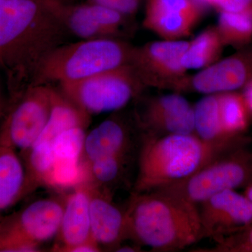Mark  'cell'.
Instances as JSON below:
<instances>
[{
	"label": "cell",
	"instance_id": "cell-15",
	"mask_svg": "<svg viewBox=\"0 0 252 252\" xmlns=\"http://www.w3.org/2000/svg\"><path fill=\"white\" fill-rule=\"evenodd\" d=\"M64 202L56 198L40 199L11 216L21 233L32 243L41 247L57 237Z\"/></svg>",
	"mask_w": 252,
	"mask_h": 252
},
{
	"label": "cell",
	"instance_id": "cell-35",
	"mask_svg": "<svg viewBox=\"0 0 252 252\" xmlns=\"http://www.w3.org/2000/svg\"><path fill=\"white\" fill-rule=\"evenodd\" d=\"M6 107H7V102H4L0 103V124H1V120L6 112Z\"/></svg>",
	"mask_w": 252,
	"mask_h": 252
},
{
	"label": "cell",
	"instance_id": "cell-17",
	"mask_svg": "<svg viewBox=\"0 0 252 252\" xmlns=\"http://www.w3.org/2000/svg\"><path fill=\"white\" fill-rule=\"evenodd\" d=\"M26 196V173L21 155L0 144V214Z\"/></svg>",
	"mask_w": 252,
	"mask_h": 252
},
{
	"label": "cell",
	"instance_id": "cell-13",
	"mask_svg": "<svg viewBox=\"0 0 252 252\" xmlns=\"http://www.w3.org/2000/svg\"><path fill=\"white\" fill-rule=\"evenodd\" d=\"M91 185L78 186L66 197L57 243L54 251L70 252L74 247L93 240L90 220Z\"/></svg>",
	"mask_w": 252,
	"mask_h": 252
},
{
	"label": "cell",
	"instance_id": "cell-28",
	"mask_svg": "<svg viewBox=\"0 0 252 252\" xmlns=\"http://www.w3.org/2000/svg\"><path fill=\"white\" fill-rule=\"evenodd\" d=\"M41 247L32 243L21 233L11 215L0 219V252H41Z\"/></svg>",
	"mask_w": 252,
	"mask_h": 252
},
{
	"label": "cell",
	"instance_id": "cell-30",
	"mask_svg": "<svg viewBox=\"0 0 252 252\" xmlns=\"http://www.w3.org/2000/svg\"><path fill=\"white\" fill-rule=\"evenodd\" d=\"M215 9L225 12H244L252 11V0H198Z\"/></svg>",
	"mask_w": 252,
	"mask_h": 252
},
{
	"label": "cell",
	"instance_id": "cell-16",
	"mask_svg": "<svg viewBox=\"0 0 252 252\" xmlns=\"http://www.w3.org/2000/svg\"><path fill=\"white\" fill-rule=\"evenodd\" d=\"M131 147L127 127L122 121L110 118L86 134L83 159L90 162L105 157L127 158Z\"/></svg>",
	"mask_w": 252,
	"mask_h": 252
},
{
	"label": "cell",
	"instance_id": "cell-32",
	"mask_svg": "<svg viewBox=\"0 0 252 252\" xmlns=\"http://www.w3.org/2000/svg\"><path fill=\"white\" fill-rule=\"evenodd\" d=\"M243 96L247 107L252 116V79L243 88Z\"/></svg>",
	"mask_w": 252,
	"mask_h": 252
},
{
	"label": "cell",
	"instance_id": "cell-23",
	"mask_svg": "<svg viewBox=\"0 0 252 252\" xmlns=\"http://www.w3.org/2000/svg\"><path fill=\"white\" fill-rule=\"evenodd\" d=\"M218 97L220 121L225 133L229 136L245 135L251 114L242 93H222Z\"/></svg>",
	"mask_w": 252,
	"mask_h": 252
},
{
	"label": "cell",
	"instance_id": "cell-8",
	"mask_svg": "<svg viewBox=\"0 0 252 252\" xmlns=\"http://www.w3.org/2000/svg\"><path fill=\"white\" fill-rule=\"evenodd\" d=\"M188 41L163 40L132 47L128 64L144 86L177 90L187 69L181 60Z\"/></svg>",
	"mask_w": 252,
	"mask_h": 252
},
{
	"label": "cell",
	"instance_id": "cell-12",
	"mask_svg": "<svg viewBox=\"0 0 252 252\" xmlns=\"http://www.w3.org/2000/svg\"><path fill=\"white\" fill-rule=\"evenodd\" d=\"M203 4L198 0H147L144 27L164 40H180L201 18Z\"/></svg>",
	"mask_w": 252,
	"mask_h": 252
},
{
	"label": "cell",
	"instance_id": "cell-3",
	"mask_svg": "<svg viewBox=\"0 0 252 252\" xmlns=\"http://www.w3.org/2000/svg\"><path fill=\"white\" fill-rule=\"evenodd\" d=\"M249 137L233 143H206L195 133L142 137L133 193L154 191L188 178L224 154L248 147Z\"/></svg>",
	"mask_w": 252,
	"mask_h": 252
},
{
	"label": "cell",
	"instance_id": "cell-27",
	"mask_svg": "<svg viewBox=\"0 0 252 252\" xmlns=\"http://www.w3.org/2000/svg\"><path fill=\"white\" fill-rule=\"evenodd\" d=\"M127 160V158L110 157L86 162L88 182L99 189L107 188L122 177Z\"/></svg>",
	"mask_w": 252,
	"mask_h": 252
},
{
	"label": "cell",
	"instance_id": "cell-22",
	"mask_svg": "<svg viewBox=\"0 0 252 252\" xmlns=\"http://www.w3.org/2000/svg\"><path fill=\"white\" fill-rule=\"evenodd\" d=\"M223 46L217 27L208 28L189 42L181 60L182 66L187 70L208 67L217 62Z\"/></svg>",
	"mask_w": 252,
	"mask_h": 252
},
{
	"label": "cell",
	"instance_id": "cell-20",
	"mask_svg": "<svg viewBox=\"0 0 252 252\" xmlns=\"http://www.w3.org/2000/svg\"><path fill=\"white\" fill-rule=\"evenodd\" d=\"M26 173V195L41 185H47L55 159L51 142H39L20 152Z\"/></svg>",
	"mask_w": 252,
	"mask_h": 252
},
{
	"label": "cell",
	"instance_id": "cell-11",
	"mask_svg": "<svg viewBox=\"0 0 252 252\" xmlns=\"http://www.w3.org/2000/svg\"><path fill=\"white\" fill-rule=\"evenodd\" d=\"M137 120L144 135L194 134L193 107L179 94L149 99Z\"/></svg>",
	"mask_w": 252,
	"mask_h": 252
},
{
	"label": "cell",
	"instance_id": "cell-9",
	"mask_svg": "<svg viewBox=\"0 0 252 252\" xmlns=\"http://www.w3.org/2000/svg\"><path fill=\"white\" fill-rule=\"evenodd\" d=\"M198 207L201 240L217 242L252 223V203L235 190L217 193Z\"/></svg>",
	"mask_w": 252,
	"mask_h": 252
},
{
	"label": "cell",
	"instance_id": "cell-6",
	"mask_svg": "<svg viewBox=\"0 0 252 252\" xmlns=\"http://www.w3.org/2000/svg\"><path fill=\"white\" fill-rule=\"evenodd\" d=\"M251 183L252 152L244 147L217 158L185 180L156 190L198 206L217 193Z\"/></svg>",
	"mask_w": 252,
	"mask_h": 252
},
{
	"label": "cell",
	"instance_id": "cell-1",
	"mask_svg": "<svg viewBox=\"0 0 252 252\" xmlns=\"http://www.w3.org/2000/svg\"><path fill=\"white\" fill-rule=\"evenodd\" d=\"M54 0L0 1V69L14 100L34 86L38 71L70 35Z\"/></svg>",
	"mask_w": 252,
	"mask_h": 252
},
{
	"label": "cell",
	"instance_id": "cell-21",
	"mask_svg": "<svg viewBox=\"0 0 252 252\" xmlns=\"http://www.w3.org/2000/svg\"><path fill=\"white\" fill-rule=\"evenodd\" d=\"M54 6L70 35L80 40L113 39L93 17L87 5L72 7L55 0Z\"/></svg>",
	"mask_w": 252,
	"mask_h": 252
},
{
	"label": "cell",
	"instance_id": "cell-14",
	"mask_svg": "<svg viewBox=\"0 0 252 252\" xmlns=\"http://www.w3.org/2000/svg\"><path fill=\"white\" fill-rule=\"evenodd\" d=\"M90 185L91 238L100 248L115 250L127 239L125 211L113 203L108 190Z\"/></svg>",
	"mask_w": 252,
	"mask_h": 252
},
{
	"label": "cell",
	"instance_id": "cell-7",
	"mask_svg": "<svg viewBox=\"0 0 252 252\" xmlns=\"http://www.w3.org/2000/svg\"><path fill=\"white\" fill-rule=\"evenodd\" d=\"M54 85L32 86L7 102L0 124V144L20 152L31 148L39 138L51 114Z\"/></svg>",
	"mask_w": 252,
	"mask_h": 252
},
{
	"label": "cell",
	"instance_id": "cell-5",
	"mask_svg": "<svg viewBox=\"0 0 252 252\" xmlns=\"http://www.w3.org/2000/svg\"><path fill=\"white\" fill-rule=\"evenodd\" d=\"M56 86L69 100L90 116L124 108L144 87L129 64Z\"/></svg>",
	"mask_w": 252,
	"mask_h": 252
},
{
	"label": "cell",
	"instance_id": "cell-2",
	"mask_svg": "<svg viewBox=\"0 0 252 252\" xmlns=\"http://www.w3.org/2000/svg\"><path fill=\"white\" fill-rule=\"evenodd\" d=\"M125 214L127 239L140 247L174 252L201 240L198 207L160 190L132 193Z\"/></svg>",
	"mask_w": 252,
	"mask_h": 252
},
{
	"label": "cell",
	"instance_id": "cell-34",
	"mask_svg": "<svg viewBox=\"0 0 252 252\" xmlns=\"http://www.w3.org/2000/svg\"><path fill=\"white\" fill-rule=\"evenodd\" d=\"M244 194L252 203V183L250 184V185L245 187V193Z\"/></svg>",
	"mask_w": 252,
	"mask_h": 252
},
{
	"label": "cell",
	"instance_id": "cell-18",
	"mask_svg": "<svg viewBox=\"0 0 252 252\" xmlns=\"http://www.w3.org/2000/svg\"><path fill=\"white\" fill-rule=\"evenodd\" d=\"M194 133L206 143L221 145L233 143L248 137L229 136L220 121L218 94H207L193 107Z\"/></svg>",
	"mask_w": 252,
	"mask_h": 252
},
{
	"label": "cell",
	"instance_id": "cell-33",
	"mask_svg": "<svg viewBox=\"0 0 252 252\" xmlns=\"http://www.w3.org/2000/svg\"><path fill=\"white\" fill-rule=\"evenodd\" d=\"M114 251L116 252H140L141 248L140 245H135L134 246L132 245H119L115 249Z\"/></svg>",
	"mask_w": 252,
	"mask_h": 252
},
{
	"label": "cell",
	"instance_id": "cell-19",
	"mask_svg": "<svg viewBox=\"0 0 252 252\" xmlns=\"http://www.w3.org/2000/svg\"><path fill=\"white\" fill-rule=\"evenodd\" d=\"M91 116L83 112L73 104L54 86L51 114L44 130L36 142H51L63 131L74 127L87 128ZM34 143V144H35Z\"/></svg>",
	"mask_w": 252,
	"mask_h": 252
},
{
	"label": "cell",
	"instance_id": "cell-29",
	"mask_svg": "<svg viewBox=\"0 0 252 252\" xmlns=\"http://www.w3.org/2000/svg\"><path fill=\"white\" fill-rule=\"evenodd\" d=\"M215 248L200 252H252V223L244 229L215 242Z\"/></svg>",
	"mask_w": 252,
	"mask_h": 252
},
{
	"label": "cell",
	"instance_id": "cell-38",
	"mask_svg": "<svg viewBox=\"0 0 252 252\" xmlns=\"http://www.w3.org/2000/svg\"><path fill=\"white\" fill-rule=\"evenodd\" d=\"M0 219H1V217H0Z\"/></svg>",
	"mask_w": 252,
	"mask_h": 252
},
{
	"label": "cell",
	"instance_id": "cell-31",
	"mask_svg": "<svg viewBox=\"0 0 252 252\" xmlns=\"http://www.w3.org/2000/svg\"><path fill=\"white\" fill-rule=\"evenodd\" d=\"M140 1L141 0H91V3L107 6L127 16L137 11Z\"/></svg>",
	"mask_w": 252,
	"mask_h": 252
},
{
	"label": "cell",
	"instance_id": "cell-37",
	"mask_svg": "<svg viewBox=\"0 0 252 252\" xmlns=\"http://www.w3.org/2000/svg\"><path fill=\"white\" fill-rule=\"evenodd\" d=\"M0 1H2V0H0Z\"/></svg>",
	"mask_w": 252,
	"mask_h": 252
},
{
	"label": "cell",
	"instance_id": "cell-25",
	"mask_svg": "<svg viewBox=\"0 0 252 252\" xmlns=\"http://www.w3.org/2000/svg\"><path fill=\"white\" fill-rule=\"evenodd\" d=\"M86 127H74L60 133L51 141L56 160L81 161L83 160Z\"/></svg>",
	"mask_w": 252,
	"mask_h": 252
},
{
	"label": "cell",
	"instance_id": "cell-4",
	"mask_svg": "<svg viewBox=\"0 0 252 252\" xmlns=\"http://www.w3.org/2000/svg\"><path fill=\"white\" fill-rule=\"evenodd\" d=\"M132 47L118 39L65 43L44 60L34 86L79 81L125 65L128 64Z\"/></svg>",
	"mask_w": 252,
	"mask_h": 252
},
{
	"label": "cell",
	"instance_id": "cell-10",
	"mask_svg": "<svg viewBox=\"0 0 252 252\" xmlns=\"http://www.w3.org/2000/svg\"><path fill=\"white\" fill-rule=\"evenodd\" d=\"M252 79V46L239 49L229 57L204 68L191 78L186 77L177 91H193L206 94L237 91Z\"/></svg>",
	"mask_w": 252,
	"mask_h": 252
},
{
	"label": "cell",
	"instance_id": "cell-26",
	"mask_svg": "<svg viewBox=\"0 0 252 252\" xmlns=\"http://www.w3.org/2000/svg\"><path fill=\"white\" fill-rule=\"evenodd\" d=\"M88 181L87 164L81 161L56 160L47 187L57 189L76 188Z\"/></svg>",
	"mask_w": 252,
	"mask_h": 252
},
{
	"label": "cell",
	"instance_id": "cell-24",
	"mask_svg": "<svg viewBox=\"0 0 252 252\" xmlns=\"http://www.w3.org/2000/svg\"><path fill=\"white\" fill-rule=\"evenodd\" d=\"M217 29L223 45L235 46L238 49L250 45L252 42V11H220Z\"/></svg>",
	"mask_w": 252,
	"mask_h": 252
},
{
	"label": "cell",
	"instance_id": "cell-36",
	"mask_svg": "<svg viewBox=\"0 0 252 252\" xmlns=\"http://www.w3.org/2000/svg\"><path fill=\"white\" fill-rule=\"evenodd\" d=\"M4 102V99H3L2 95H1V87H0V103H2V102Z\"/></svg>",
	"mask_w": 252,
	"mask_h": 252
}]
</instances>
